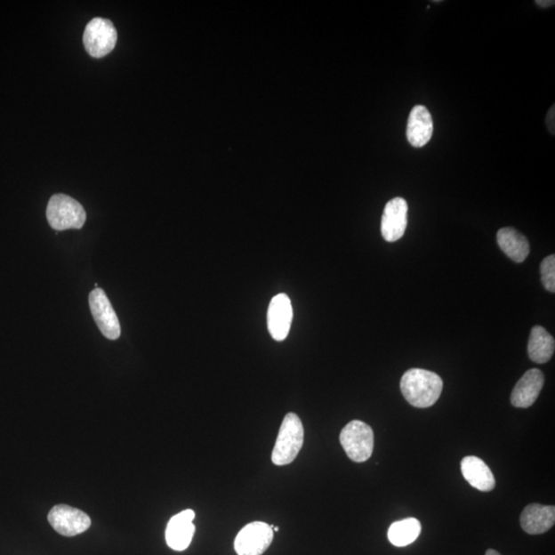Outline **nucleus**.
Wrapping results in <instances>:
<instances>
[{
	"label": "nucleus",
	"instance_id": "2eb2a0df",
	"mask_svg": "<svg viewBox=\"0 0 555 555\" xmlns=\"http://www.w3.org/2000/svg\"><path fill=\"white\" fill-rule=\"evenodd\" d=\"M462 477L468 484L480 492H491L495 487V480L491 469L484 461L473 455L465 457L461 462Z\"/></svg>",
	"mask_w": 555,
	"mask_h": 555
},
{
	"label": "nucleus",
	"instance_id": "6e6552de",
	"mask_svg": "<svg viewBox=\"0 0 555 555\" xmlns=\"http://www.w3.org/2000/svg\"><path fill=\"white\" fill-rule=\"evenodd\" d=\"M90 309L99 329L109 340L115 341L121 336V326L107 294L101 288L92 290L89 296Z\"/></svg>",
	"mask_w": 555,
	"mask_h": 555
},
{
	"label": "nucleus",
	"instance_id": "423d86ee",
	"mask_svg": "<svg viewBox=\"0 0 555 555\" xmlns=\"http://www.w3.org/2000/svg\"><path fill=\"white\" fill-rule=\"evenodd\" d=\"M274 526L254 521L242 528L235 540L237 555H262L272 544Z\"/></svg>",
	"mask_w": 555,
	"mask_h": 555
},
{
	"label": "nucleus",
	"instance_id": "6ab92c4d",
	"mask_svg": "<svg viewBox=\"0 0 555 555\" xmlns=\"http://www.w3.org/2000/svg\"><path fill=\"white\" fill-rule=\"evenodd\" d=\"M541 280L544 287L552 294L555 293V256H547L541 263Z\"/></svg>",
	"mask_w": 555,
	"mask_h": 555
},
{
	"label": "nucleus",
	"instance_id": "9b49d317",
	"mask_svg": "<svg viewBox=\"0 0 555 555\" xmlns=\"http://www.w3.org/2000/svg\"><path fill=\"white\" fill-rule=\"evenodd\" d=\"M195 518V511L187 509L170 519L166 528V541L171 550L183 551L189 548L196 532L193 524Z\"/></svg>",
	"mask_w": 555,
	"mask_h": 555
},
{
	"label": "nucleus",
	"instance_id": "9d476101",
	"mask_svg": "<svg viewBox=\"0 0 555 555\" xmlns=\"http://www.w3.org/2000/svg\"><path fill=\"white\" fill-rule=\"evenodd\" d=\"M408 205L402 197H395L386 205L382 216V236L387 242L401 239L407 227Z\"/></svg>",
	"mask_w": 555,
	"mask_h": 555
},
{
	"label": "nucleus",
	"instance_id": "7ed1b4c3",
	"mask_svg": "<svg viewBox=\"0 0 555 555\" xmlns=\"http://www.w3.org/2000/svg\"><path fill=\"white\" fill-rule=\"evenodd\" d=\"M50 226L56 230L82 229L87 214L81 204L72 197L58 194L52 196L46 208Z\"/></svg>",
	"mask_w": 555,
	"mask_h": 555
},
{
	"label": "nucleus",
	"instance_id": "4be33fe9",
	"mask_svg": "<svg viewBox=\"0 0 555 555\" xmlns=\"http://www.w3.org/2000/svg\"><path fill=\"white\" fill-rule=\"evenodd\" d=\"M486 555H501V554H500L498 551H494V550H488V551L486 552Z\"/></svg>",
	"mask_w": 555,
	"mask_h": 555
},
{
	"label": "nucleus",
	"instance_id": "412c9836",
	"mask_svg": "<svg viewBox=\"0 0 555 555\" xmlns=\"http://www.w3.org/2000/svg\"><path fill=\"white\" fill-rule=\"evenodd\" d=\"M535 4H536L542 9H547L551 8V6H553L555 2H553V0H536Z\"/></svg>",
	"mask_w": 555,
	"mask_h": 555
},
{
	"label": "nucleus",
	"instance_id": "20e7f679",
	"mask_svg": "<svg viewBox=\"0 0 555 555\" xmlns=\"http://www.w3.org/2000/svg\"><path fill=\"white\" fill-rule=\"evenodd\" d=\"M341 445L350 459L356 462L367 461L372 457L374 445L373 429L365 422L355 420L342 429Z\"/></svg>",
	"mask_w": 555,
	"mask_h": 555
},
{
	"label": "nucleus",
	"instance_id": "1a4fd4ad",
	"mask_svg": "<svg viewBox=\"0 0 555 555\" xmlns=\"http://www.w3.org/2000/svg\"><path fill=\"white\" fill-rule=\"evenodd\" d=\"M293 318L294 310L289 296L286 294L274 296L268 310V329L275 341L287 339Z\"/></svg>",
	"mask_w": 555,
	"mask_h": 555
},
{
	"label": "nucleus",
	"instance_id": "5701e85b",
	"mask_svg": "<svg viewBox=\"0 0 555 555\" xmlns=\"http://www.w3.org/2000/svg\"><path fill=\"white\" fill-rule=\"evenodd\" d=\"M279 530H280V528L278 527H273V531H275V532H279Z\"/></svg>",
	"mask_w": 555,
	"mask_h": 555
},
{
	"label": "nucleus",
	"instance_id": "f8f14e48",
	"mask_svg": "<svg viewBox=\"0 0 555 555\" xmlns=\"http://www.w3.org/2000/svg\"><path fill=\"white\" fill-rule=\"evenodd\" d=\"M434 131L433 118L424 105H416L409 114L406 137L414 148H422L431 141Z\"/></svg>",
	"mask_w": 555,
	"mask_h": 555
},
{
	"label": "nucleus",
	"instance_id": "0eeeda50",
	"mask_svg": "<svg viewBox=\"0 0 555 555\" xmlns=\"http://www.w3.org/2000/svg\"><path fill=\"white\" fill-rule=\"evenodd\" d=\"M48 519L52 527L65 537H75L91 527V519L87 513L68 505L52 507Z\"/></svg>",
	"mask_w": 555,
	"mask_h": 555
},
{
	"label": "nucleus",
	"instance_id": "a211bd4d",
	"mask_svg": "<svg viewBox=\"0 0 555 555\" xmlns=\"http://www.w3.org/2000/svg\"><path fill=\"white\" fill-rule=\"evenodd\" d=\"M421 531L420 521L416 519L409 518L395 521L389 527L388 539L394 546L405 547L414 543L420 536Z\"/></svg>",
	"mask_w": 555,
	"mask_h": 555
},
{
	"label": "nucleus",
	"instance_id": "f257e3e1",
	"mask_svg": "<svg viewBox=\"0 0 555 555\" xmlns=\"http://www.w3.org/2000/svg\"><path fill=\"white\" fill-rule=\"evenodd\" d=\"M400 388L409 405L427 408L439 399L444 382L438 374L429 370L413 368L403 374Z\"/></svg>",
	"mask_w": 555,
	"mask_h": 555
},
{
	"label": "nucleus",
	"instance_id": "aec40b11",
	"mask_svg": "<svg viewBox=\"0 0 555 555\" xmlns=\"http://www.w3.org/2000/svg\"><path fill=\"white\" fill-rule=\"evenodd\" d=\"M554 105H552V108L550 109V111H548L547 117H546V125H547V128L548 130H550L551 133L552 135H554L555 133V110H554Z\"/></svg>",
	"mask_w": 555,
	"mask_h": 555
},
{
	"label": "nucleus",
	"instance_id": "ddd939ff",
	"mask_svg": "<svg viewBox=\"0 0 555 555\" xmlns=\"http://www.w3.org/2000/svg\"><path fill=\"white\" fill-rule=\"evenodd\" d=\"M543 386V373L537 368L527 370L513 389L511 394L512 406L519 408L532 406L536 402Z\"/></svg>",
	"mask_w": 555,
	"mask_h": 555
},
{
	"label": "nucleus",
	"instance_id": "f3484780",
	"mask_svg": "<svg viewBox=\"0 0 555 555\" xmlns=\"http://www.w3.org/2000/svg\"><path fill=\"white\" fill-rule=\"evenodd\" d=\"M553 336L542 326H534L528 339L527 353L533 362L543 365L551 359L554 354Z\"/></svg>",
	"mask_w": 555,
	"mask_h": 555
},
{
	"label": "nucleus",
	"instance_id": "f03ea898",
	"mask_svg": "<svg viewBox=\"0 0 555 555\" xmlns=\"http://www.w3.org/2000/svg\"><path fill=\"white\" fill-rule=\"evenodd\" d=\"M305 430L299 415L289 413L280 427L272 454V461L277 466L288 465L299 455L303 446Z\"/></svg>",
	"mask_w": 555,
	"mask_h": 555
},
{
	"label": "nucleus",
	"instance_id": "39448f33",
	"mask_svg": "<svg viewBox=\"0 0 555 555\" xmlns=\"http://www.w3.org/2000/svg\"><path fill=\"white\" fill-rule=\"evenodd\" d=\"M117 32L109 20L95 18L87 25L84 33L85 51L92 57L102 58L115 49Z\"/></svg>",
	"mask_w": 555,
	"mask_h": 555
},
{
	"label": "nucleus",
	"instance_id": "4468645a",
	"mask_svg": "<svg viewBox=\"0 0 555 555\" xmlns=\"http://www.w3.org/2000/svg\"><path fill=\"white\" fill-rule=\"evenodd\" d=\"M554 523V506L531 504L527 506L520 515L521 527L530 535L544 534L551 530Z\"/></svg>",
	"mask_w": 555,
	"mask_h": 555
},
{
	"label": "nucleus",
	"instance_id": "dca6fc26",
	"mask_svg": "<svg viewBox=\"0 0 555 555\" xmlns=\"http://www.w3.org/2000/svg\"><path fill=\"white\" fill-rule=\"evenodd\" d=\"M497 241L502 251L515 262L525 261L530 253V244L527 237L515 229H501Z\"/></svg>",
	"mask_w": 555,
	"mask_h": 555
}]
</instances>
